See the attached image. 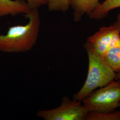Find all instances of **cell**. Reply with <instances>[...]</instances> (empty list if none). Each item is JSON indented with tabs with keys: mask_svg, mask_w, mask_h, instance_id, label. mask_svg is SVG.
<instances>
[{
	"mask_svg": "<svg viewBox=\"0 0 120 120\" xmlns=\"http://www.w3.org/2000/svg\"><path fill=\"white\" fill-rule=\"evenodd\" d=\"M71 0H47V5L50 11L65 13L70 6Z\"/></svg>",
	"mask_w": 120,
	"mask_h": 120,
	"instance_id": "11",
	"label": "cell"
},
{
	"mask_svg": "<svg viewBox=\"0 0 120 120\" xmlns=\"http://www.w3.org/2000/svg\"><path fill=\"white\" fill-rule=\"evenodd\" d=\"M120 38V33L115 26L103 27L89 37L87 42L89 43L99 55L103 56L105 53Z\"/></svg>",
	"mask_w": 120,
	"mask_h": 120,
	"instance_id": "5",
	"label": "cell"
},
{
	"mask_svg": "<svg viewBox=\"0 0 120 120\" xmlns=\"http://www.w3.org/2000/svg\"><path fill=\"white\" fill-rule=\"evenodd\" d=\"M87 53L89 68L86 82L73 95V99L82 102L94 90L115 80L116 73L87 41L83 45Z\"/></svg>",
	"mask_w": 120,
	"mask_h": 120,
	"instance_id": "2",
	"label": "cell"
},
{
	"mask_svg": "<svg viewBox=\"0 0 120 120\" xmlns=\"http://www.w3.org/2000/svg\"><path fill=\"white\" fill-rule=\"evenodd\" d=\"M113 25L115 26L120 33V13L118 14L116 17V20L113 24Z\"/></svg>",
	"mask_w": 120,
	"mask_h": 120,
	"instance_id": "13",
	"label": "cell"
},
{
	"mask_svg": "<svg viewBox=\"0 0 120 120\" xmlns=\"http://www.w3.org/2000/svg\"><path fill=\"white\" fill-rule=\"evenodd\" d=\"M31 9H38L46 5L47 0H24Z\"/></svg>",
	"mask_w": 120,
	"mask_h": 120,
	"instance_id": "12",
	"label": "cell"
},
{
	"mask_svg": "<svg viewBox=\"0 0 120 120\" xmlns=\"http://www.w3.org/2000/svg\"><path fill=\"white\" fill-rule=\"evenodd\" d=\"M116 80L119 82L120 83V73H116Z\"/></svg>",
	"mask_w": 120,
	"mask_h": 120,
	"instance_id": "14",
	"label": "cell"
},
{
	"mask_svg": "<svg viewBox=\"0 0 120 120\" xmlns=\"http://www.w3.org/2000/svg\"><path fill=\"white\" fill-rule=\"evenodd\" d=\"M120 102V83L116 80L94 90L82 101L88 111L97 112L114 111Z\"/></svg>",
	"mask_w": 120,
	"mask_h": 120,
	"instance_id": "3",
	"label": "cell"
},
{
	"mask_svg": "<svg viewBox=\"0 0 120 120\" xmlns=\"http://www.w3.org/2000/svg\"><path fill=\"white\" fill-rule=\"evenodd\" d=\"M86 120H120V111L108 112H88Z\"/></svg>",
	"mask_w": 120,
	"mask_h": 120,
	"instance_id": "10",
	"label": "cell"
},
{
	"mask_svg": "<svg viewBox=\"0 0 120 120\" xmlns=\"http://www.w3.org/2000/svg\"><path fill=\"white\" fill-rule=\"evenodd\" d=\"M28 19L25 25L11 26L5 35H0V51L6 53L29 51L37 44L41 27L38 9H31L24 15Z\"/></svg>",
	"mask_w": 120,
	"mask_h": 120,
	"instance_id": "1",
	"label": "cell"
},
{
	"mask_svg": "<svg viewBox=\"0 0 120 120\" xmlns=\"http://www.w3.org/2000/svg\"><path fill=\"white\" fill-rule=\"evenodd\" d=\"M104 59L116 73L120 72V38L105 53Z\"/></svg>",
	"mask_w": 120,
	"mask_h": 120,
	"instance_id": "8",
	"label": "cell"
},
{
	"mask_svg": "<svg viewBox=\"0 0 120 120\" xmlns=\"http://www.w3.org/2000/svg\"><path fill=\"white\" fill-rule=\"evenodd\" d=\"M120 7V0H105L100 3L89 15L94 20H101L106 17L112 10Z\"/></svg>",
	"mask_w": 120,
	"mask_h": 120,
	"instance_id": "9",
	"label": "cell"
},
{
	"mask_svg": "<svg viewBox=\"0 0 120 120\" xmlns=\"http://www.w3.org/2000/svg\"><path fill=\"white\" fill-rule=\"evenodd\" d=\"M100 0H71L70 6L73 10V19L76 22H80L86 15H89L100 3Z\"/></svg>",
	"mask_w": 120,
	"mask_h": 120,
	"instance_id": "7",
	"label": "cell"
},
{
	"mask_svg": "<svg viewBox=\"0 0 120 120\" xmlns=\"http://www.w3.org/2000/svg\"><path fill=\"white\" fill-rule=\"evenodd\" d=\"M31 10L24 0H0V17L9 15H25Z\"/></svg>",
	"mask_w": 120,
	"mask_h": 120,
	"instance_id": "6",
	"label": "cell"
},
{
	"mask_svg": "<svg viewBox=\"0 0 120 120\" xmlns=\"http://www.w3.org/2000/svg\"><path fill=\"white\" fill-rule=\"evenodd\" d=\"M119 107H120V103H119Z\"/></svg>",
	"mask_w": 120,
	"mask_h": 120,
	"instance_id": "15",
	"label": "cell"
},
{
	"mask_svg": "<svg viewBox=\"0 0 120 120\" xmlns=\"http://www.w3.org/2000/svg\"><path fill=\"white\" fill-rule=\"evenodd\" d=\"M88 112L82 102L64 97L59 107L39 110L37 116L45 120H86Z\"/></svg>",
	"mask_w": 120,
	"mask_h": 120,
	"instance_id": "4",
	"label": "cell"
}]
</instances>
